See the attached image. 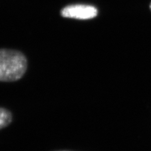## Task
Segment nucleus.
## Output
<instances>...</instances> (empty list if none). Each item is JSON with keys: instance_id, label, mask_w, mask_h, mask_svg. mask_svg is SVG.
<instances>
[{"instance_id": "1", "label": "nucleus", "mask_w": 151, "mask_h": 151, "mask_svg": "<svg viewBox=\"0 0 151 151\" xmlns=\"http://www.w3.org/2000/svg\"><path fill=\"white\" fill-rule=\"evenodd\" d=\"M27 69V60L21 52L0 49V81H18L23 76Z\"/></svg>"}, {"instance_id": "2", "label": "nucleus", "mask_w": 151, "mask_h": 151, "mask_svg": "<svg viewBox=\"0 0 151 151\" xmlns=\"http://www.w3.org/2000/svg\"><path fill=\"white\" fill-rule=\"evenodd\" d=\"M63 17L78 20H89L98 15V9L93 6L86 4H73L64 8L60 12Z\"/></svg>"}, {"instance_id": "3", "label": "nucleus", "mask_w": 151, "mask_h": 151, "mask_svg": "<svg viewBox=\"0 0 151 151\" xmlns=\"http://www.w3.org/2000/svg\"><path fill=\"white\" fill-rule=\"evenodd\" d=\"M12 121V113L5 108H0V129L7 127Z\"/></svg>"}, {"instance_id": "4", "label": "nucleus", "mask_w": 151, "mask_h": 151, "mask_svg": "<svg viewBox=\"0 0 151 151\" xmlns=\"http://www.w3.org/2000/svg\"><path fill=\"white\" fill-rule=\"evenodd\" d=\"M150 10H151V3L150 4Z\"/></svg>"}, {"instance_id": "5", "label": "nucleus", "mask_w": 151, "mask_h": 151, "mask_svg": "<svg viewBox=\"0 0 151 151\" xmlns=\"http://www.w3.org/2000/svg\"><path fill=\"white\" fill-rule=\"evenodd\" d=\"M63 151H65V150H63Z\"/></svg>"}]
</instances>
